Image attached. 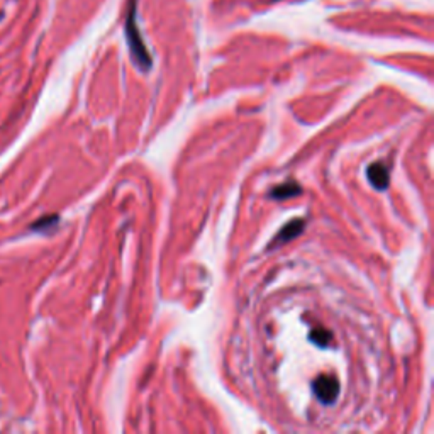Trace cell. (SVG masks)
<instances>
[{
    "label": "cell",
    "instance_id": "1",
    "mask_svg": "<svg viewBox=\"0 0 434 434\" xmlns=\"http://www.w3.org/2000/svg\"><path fill=\"white\" fill-rule=\"evenodd\" d=\"M136 14H138V9H136L134 2H132L129 7V14H127L126 19L127 43H129L132 58L141 66V70H149L152 68V56H149V53L143 43V38H141L138 22H136Z\"/></svg>",
    "mask_w": 434,
    "mask_h": 434
},
{
    "label": "cell",
    "instance_id": "2",
    "mask_svg": "<svg viewBox=\"0 0 434 434\" xmlns=\"http://www.w3.org/2000/svg\"><path fill=\"white\" fill-rule=\"evenodd\" d=\"M312 388L319 401H321L322 404H327V406L336 402V398H338V393H339L338 380L333 379V376H326V375L319 376L316 382H314Z\"/></svg>",
    "mask_w": 434,
    "mask_h": 434
},
{
    "label": "cell",
    "instance_id": "3",
    "mask_svg": "<svg viewBox=\"0 0 434 434\" xmlns=\"http://www.w3.org/2000/svg\"><path fill=\"white\" fill-rule=\"evenodd\" d=\"M366 175H369L370 184L374 185L376 190H385L388 187V168L383 165V163H374V165L369 166L366 170Z\"/></svg>",
    "mask_w": 434,
    "mask_h": 434
},
{
    "label": "cell",
    "instance_id": "4",
    "mask_svg": "<svg viewBox=\"0 0 434 434\" xmlns=\"http://www.w3.org/2000/svg\"><path fill=\"white\" fill-rule=\"evenodd\" d=\"M304 226H305V221H302V219L290 221V223L287 224L285 228H282V231L278 233V236L275 239H273L272 245H270V248H275L278 245H285L287 241H290V239L297 238L300 233H302Z\"/></svg>",
    "mask_w": 434,
    "mask_h": 434
},
{
    "label": "cell",
    "instance_id": "5",
    "mask_svg": "<svg viewBox=\"0 0 434 434\" xmlns=\"http://www.w3.org/2000/svg\"><path fill=\"white\" fill-rule=\"evenodd\" d=\"M300 194V185H297L295 181H289V184L278 185L272 190V197L273 199H289L294 196H299Z\"/></svg>",
    "mask_w": 434,
    "mask_h": 434
},
{
    "label": "cell",
    "instance_id": "6",
    "mask_svg": "<svg viewBox=\"0 0 434 434\" xmlns=\"http://www.w3.org/2000/svg\"><path fill=\"white\" fill-rule=\"evenodd\" d=\"M309 338H311L312 343L317 344V346L326 348L327 344L331 343V339H333V334L326 329H314L312 333L309 334Z\"/></svg>",
    "mask_w": 434,
    "mask_h": 434
},
{
    "label": "cell",
    "instance_id": "7",
    "mask_svg": "<svg viewBox=\"0 0 434 434\" xmlns=\"http://www.w3.org/2000/svg\"><path fill=\"white\" fill-rule=\"evenodd\" d=\"M58 223V216H44L43 219H39L38 223H34L31 226V229H34V231H43V229L50 228V226Z\"/></svg>",
    "mask_w": 434,
    "mask_h": 434
},
{
    "label": "cell",
    "instance_id": "8",
    "mask_svg": "<svg viewBox=\"0 0 434 434\" xmlns=\"http://www.w3.org/2000/svg\"><path fill=\"white\" fill-rule=\"evenodd\" d=\"M0 17H2V14H0Z\"/></svg>",
    "mask_w": 434,
    "mask_h": 434
}]
</instances>
